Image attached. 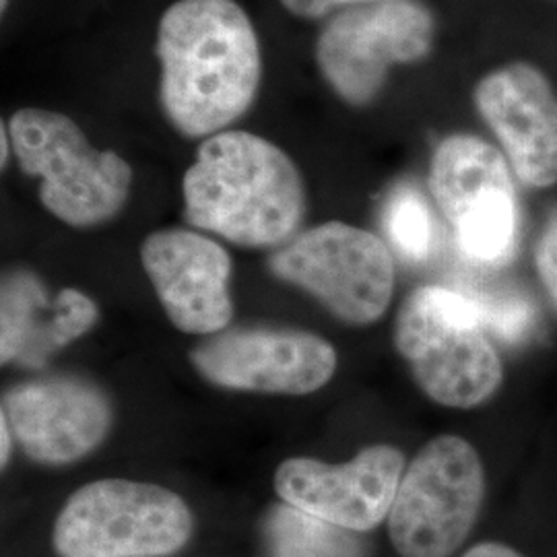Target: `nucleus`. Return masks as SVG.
Instances as JSON below:
<instances>
[{
  "mask_svg": "<svg viewBox=\"0 0 557 557\" xmlns=\"http://www.w3.org/2000/svg\"><path fill=\"white\" fill-rule=\"evenodd\" d=\"M160 103L182 137H213L257 100V29L236 0H176L158 25Z\"/></svg>",
  "mask_w": 557,
  "mask_h": 557,
  "instance_id": "obj_1",
  "label": "nucleus"
},
{
  "mask_svg": "<svg viewBox=\"0 0 557 557\" xmlns=\"http://www.w3.org/2000/svg\"><path fill=\"white\" fill-rule=\"evenodd\" d=\"M182 188L190 225L244 248L281 246L306 213L298 165L275 143L246 131L202 140Z\"/></svg>",
  "mask_w": 557,
  "mask_h": 557,
  "instance_id": "obj_2",
  "label": "nucleus"
},
{
  "mask_svg": "<svg viewBox=\"0 0 557 557\" xmlns=\"http://www.w3.org/2000/svg\"><path fill=\"white\" fill-rule=\"evenodd\" d=\"M395 347L419 388L450 409H475L494 397L504 366L478 306L458 289L423 285L398 308Z\"/></svg>",
  "mask_w": 557,
  "mask_h": 557,
  "instance_id": "obj_3",
  "label": "nucleus"
},
{
  "mask_svg": "<svg viewBox=\"0 0 557 557\" xmlns=\"http://www.w3.org/2000/svg\"><path fill=\"white\" fill-rule=\"evenodd\" d=\"M13 153L27 176L40 178L41 205L71 227L114 220L133 188V168L114 151L96 149L75 120L23 108L9 122Z\"/></svg>",
  "mask_w": 557,
  "mask_h": 557,
  "instance_id": "obj_4",
  "label": "nucleus"
},
{
  "mask_svg": "<svg viewBox=\"0 0 557 557\" xmlns=\"http://www.w3.org/2000/svg\"><path fill=\"white\" fill-rule=\"evenodd\" d=\"M193 515L178 494L145 481L100 479L77 490L54 524L62 557H161L184 547Z\"/></svg>",
  "mask_w": 557,
  "mask_h": 557,
  "instance_id": "obj_5",
  "label": "nucleus"
},
{
  "mask_svg": "<svg viewBox=\"0 0 557 557\" xmlns=\"http://www.w3.org/2000/svg\"><path fill=\"white\" fill-rule=\"evenodd\" d=\"M485 499V469L473 444L430 440L407 465L388 515L400 557H450L467 541Z\"/></svg>",
  "mask_w": 557,
  "mask_h": 557,
  "instance_id": "obj_6",
  "label": "nucleus"
},
{
  "mask_svg": "<svg viewBox=\"0 0 557 557\" xmlns=\"http://www.w3.org/2000/svg\"><path fill=\"white\" fill-rule=\"evenodd\" d=\"M275 277L308 292L338 320L379 322L395 294V262L382 239L356 225L329 221L292 239L271 259Z\"/></svg>",
  "mask_w": 557,
  "mask_h": 557,
  "instance_id": "obj_7",
  "label": "nucleus"
},
{
  "mask_svg": "<svg viewBox=\"0 0 557 557\" xmlns=\"http://www.w3.org/2000/svg\"><path fill=\"white\" fill-rule=\"evenodd\" d=\"M512 168L487 140L453 135L440 143L428 186L450 223L458 248L479 264H502L518 238V200Z\"/></svg>",
  "mask_w": 557,
  "mask_h": 557,
  "instance_id": "obj_8",
  "label": "nucleus"
},
{
  "mask_svg": "<svg viewBox=\"0 0 557 557\" xmlns=\"http://www.w3.org/2000/svg\"><path fill=\"white\" fill-rule=\"evenodd\" d=\"M436 21L418 0H384L329 17L317 41L320 75L349 106L379 98L388 71L423 60L434 44Z\"/></svg>",
  "mask_w": 557,
  "mask_h": 557,
  "instance_id": "obj_9",
  "label": "nucleus"
},
{
  "mask_svg": "<svg viewBox=\"0 0 557 557\" xmlns=\"http://www.w3.org/2000/svg\"><path fill=\"white\" fill-rule=\"evenodd\" d=\"M190 359L215 386L267 395H310L337 370L335 347L326 338L275 329L221 333L199 345Z\"/></svg>",
  "mask_w": 557,
  "mask_h": 557,
  "instance_id": "obj_10",
  "label": "nucleus"
},
{
  "mask_svg": "<svg viewBox=\"0 0 557 557\" xmlns=\"http://www.w3.org/2000/svg\"><path fill=\"white\" fill-rule=\"evenodd\" d=\"M407 465L397 446H368L345 465L289 458L278 465L275 490L285 504L347 531H372L391 515Z\"/></svg>",
  "mask_w": 557,
  "mask_h": 557,
  "instance_id": "obj_11",
  "label": "nucleus"
},
{
  "mask_svg": "<svg viewBox=\"0 0 557 557\" xmlns=\"http://www.w3.org/2000/svg\"><path fill=\"white\" fill-rule=\"evenodd\" d=\"M2 416L32 460L69 465L106 440L112 405L89 380L54 376L13 386L4 395Z\"/></svg>",
  "mask_w": 557,
  "mask_h": 557,
  "instance_id": "obj_12",
  "label": "nucleus"
},
{
  "mask_svg": "<svg viewBox=\"0 0 557 557\" xmlns=\"http://www.w3.org/2000/svg\"><path fill=\"white\" fill-rule=\"evenodd\" d=\"M140 262L182 333L215 335L232 322V259L215 239L190 230H160L143 239Z\"/></svg>",
  "mask_w": 557,
  "mask_h": 557,
  "instance_id": "obj_13",
  "label": "nucleus"
},
{
  "mask_svg": "<svg viewBox=\"0 0 557 557\" xmlns=\"http://www.w3.org/2000/svg\"><path fill=\"white\" fill-rule=\"evenodd\" d=\"M475 106L522 184H557V96L539 69L517 62L490 73L475 87Z\"/></svg>",
  "mask_w": 557,
  "mask_h": 557,
  "instance_id": "obj_14",
  "label": "nucleus"
},
{
  "mask_svg": "<svg viewBox=\"0 0 557 557\" xmlns=\"http://www.w3.org/2000/svg\"><path fill=\"white\" fill-rule=\"evenodd\" d=\"M351 533L289 504L275 506L264 522L271 557H361Z\"/></svg>",
  "mask_w": 557,
  "mask_h": 557,
  "instance_id": "obj_15",
  "label": "nucleus"
},
{
  "mask_svg": "<svg viewBox=\"0 0 557 557\" xmlns=\"http://www.w3.org/2000/svg\"><path fill=\"white\" fill-rule=\"evenodd\" d=\"M46 289L40 278L29 271H13L2 281V363L13 359L34 358L40 338L38 312L46 304Z\"/></svg>",
  "mask_w": 557,
  "mask_h": 557,
  "instance_id": "obj_16",
  "label": "nucleus"
},
{
  "mask_svg": "<svg viewBox=\"0 0 557 557\" xmlns=\"http://www.w3.org/2000/svg\"><path fill=\"white\" fill-rule=\"evenodd\" d=\"M384 230L405 259L421 262L434 248V218L413 186H398L384 207Z\"/></svg>",
  "mask_w": 557,
  "mask_h": 557,
  "instance_id": "obj_17",
  "label": "nucleus"
},
{
  "mask_svg": "<svg viewBox=\"0 0 557 557\" xmlns=\"http://www.w3.org/2000/svg\"><path fill=\"white\" fill-rule=\"evenodd\" d=\"M467 294L478 306L481 320L487 331H494L504 338H520L531 324V306L520 298H504V296H479Z\"/></svg>",
  "mask_w": 557,
  "mask_h": 557,
  "instance_id": "obj_18",
  "label": "nucleus"
},
{
  "mask_svg": "<svg viewBox=\"0 0 557 557\" xmlns=\"http://www.w3.org/2000/svg\"><path fill=\"white\" fill-rule=\"evenodd\" d=\"M535 269L549 301L557 310V211L545 221L535 246Z\"/></svg>",
  "mask_w": 557,
  "mask_h": 557,
  "instance_id": "obj_19",
  "label": "nucleus"
},
{
  "mask_svg": "<svg viewBox=\"0 0 557 557\" xmlns=\"http://www.w3.org/2000/svg\"><path fill=\"white\" fill-rule=\"evenodd\" d=\"M285 11L299 20H329L345 9L376 4L384 0H278Z\"/></svg>",
  "mask_w": 557,
  "mask_h": 557,
  "instance_id": "obj_20",
  "label": "nucleus"
},
{
  "mask_svg": "<svg viewBox=\"0 0 557 557\" xmlns=\"http://www.w3.org/2000/svg\"><path fill=\"white\" fill-rule=\"evenodd\" d=\"M462 557H524L518 554L515 547L506 545V543H498V541H485V543H478L475 547H471Z\"/></svg>",
  "mask_w": 557,
  "mask_h": 557,
  "instance_id": "obj_21",
  "label": "nucleus"
},
{
  "mask_svg": "<svg viewBox=\"0 0 557 557\" xmlns=\"http://www.w3.org/2000/svg\"><path fill=\"white\" fill-rule=\"evenodd\" d=\"M0 423H2V428H0V436H2V467L7 465V460L11 457V444H13V432H11V425H9V421L4 419H0Z\"/></svg>",
  "mask_w": 557,
  "mask_h": 557,
  "instance_id": "obj_22",
  "label": "nucleus"
},
{
  "mask_svg": "<svg viewBox=\"0 0 557 557\" xmlns=\"http://www.w3.org/2000/svg\"><path fill=\"white\" fill-rule=\"evenodd\" d=\"M11 151H13V140H11V133H9V128H7V124H2L0 126V153H2V168L7 165V161H9V156H11Z\"/></svg>",
  "mask_w": 557,
  "mask_h": 557,
  "instance_id": "obj_23",
  "label": "nucleus"
},
{
  "mask_svg": "<svg viewBox=\"0 0 557 557\" xmlns=\"http://www.w3.org/2000/svg\"><path fill=\"white\" fill-rule=\"evenodd\" d=\"M7 4H9V0H0V9H2V11L7 9Z\"/></svg>",
  "mask_w": 557,
  "mask_h": 557,
  "instance_id": "obj_24",
  "label": "nucleus"
}]
</instances>
